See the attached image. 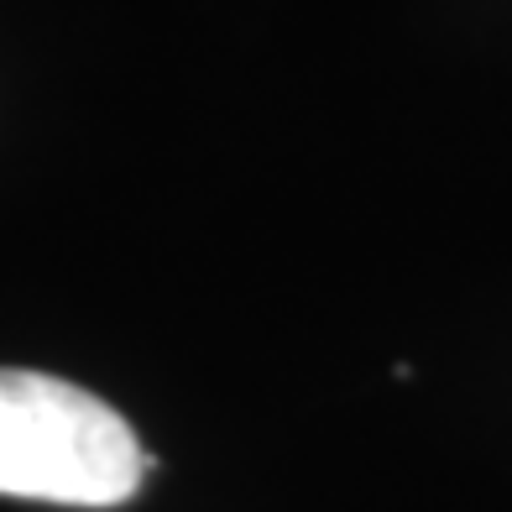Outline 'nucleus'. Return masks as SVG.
<instances>
[{"label": "nucleus", "instance_id": "nucleus-1", "mask_svg": "<svg viewBox=\"0 0 512 512\" xmlns=\"http://www.w3.org/2000/svg\"><path fill=\"white\" fill-rule=\"evenodd\" d=\"M147 465L131 424L95 392L0 366V497L121 507L142 492Z\"/></svg>", "mask_w": 512, "mask_h": 512}]
</instances>
